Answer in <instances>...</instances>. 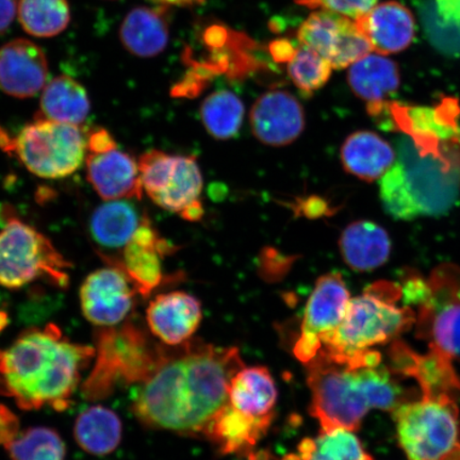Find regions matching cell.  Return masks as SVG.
<instances>
[{"label": "cell", "instance_id": "1", "mask_svg": "<svg viewBox=\"0 0 460 460\" xmlns=\"http://www.w3.org/2000/svg\"><path fill=\"white\" fill-rule=\"evenodd\" d=\"M243 367L238 349L192 339L178 347L165 345L156 369L140 385L131 411L144 428L205 436L228 402L230 381Z\"/></svg>", "mask_w": 460, "mask_h": 460}, {"label": "cell", "instance_id": "2", "mask_svg": "<svg viewBox=\"0 0 460 460\" xmlns=\"http://www.w3.org/2000/svg\"><path fill=\"white\" fill-rule=\"evenodd\" d=\"M94 355V347L73 342L56 324L31 327L0 349V395L22 411H66Z\"/></svg>", "mask_w": 460, "mask_h": 460}, {"label": "cell", "instance_id": "3", "mask_svg": "<svg viewBox=\"0 0 460 460\" xmlns=\"http://www.w3.org/2000/svg\"><path fill=\"white\" fill-rule=\"evenodd\" d=\"M379 187L385 210L398 220L447 214L460 199V136L445 141L402 136Z\"/></svg>", "mask_w": 460, "mask_h": 460}, {"label": "cell", "instance_id": "4", "mask_svg": "<svg viewBox=\"0 0 460 460\" xmlns=\"http://www.w3.org/2000/svg\"><path fill=\"white\" fill-rule=\"evenodd\" d=\"M307 366L310 412L323 431L358 430L367 411H395L402 404V389L387 367L350 369L322 354Z\"/></svg>", "mask_w": 460, "mask_h": 460}, {"label": "cell", "instance_id": "5", "mask_svg": "<svg viewBox=\"0 0 460 460\" xmlns=\"http://www.w3.org/2000/svg\"><path fill=\"white\" fill-rule=\"evenodd\" d=\"M402 297V286L378 281L364 295L350 298L341 323L325 339L319 354L350 369L381 365L382 355L372 349L395 341L417 321L411 307H399Z\"/></svg>", "mask_w": 460, "mask_h": 460}, {"label": "cell", "instance_id": "6", "mask_svg": "<svg viewBox=\"0 0 460 460\" xmlns=\"http://www.w3.org/2000/svg\"><path fill=\"white\" fill-rule=\"evenodd\" d=\"M93 369L83 384L84 398L100 401L123 386L143 384L156 369L165 345L148 335L136 322L107 329L95 335Z\"/></svg>", "mask_w": 460, "mask_h": 460}, {"label": "cell", "instance_id": "7", "mask_svg": "<svg viewBox=\"0 0 460 460\" xmlns=\"http://www.w3.org/2000/svg\"><path fill=\"white\" fill-rule=\"evenodd\" d=\"M457 396L422 395L394 411L398 438L408 460H460Z\"/></svg>", "mask_w": 460, "mask_h": 460}, {"label": "cell", "instance_id": "8", "mask_svg": "<svg viewBox=\"0 0 460 460\" xmlns=\"http://www.w3.org/2000/svg\"><path fill=\"white\" fill-rule=\"evenodd\" d=\"M72 264L39 230L16 217H9L0 230V286L9 290L49 281L66 289Z\"/></svg>", "mask_w": 460, "mask_h": 460}, {"label": "cell", "instance_id": "9", "mask_svg": "<svg viewBox=\"0 0 460 460\" xmlns=\"http://www.w3.org/2000/svg\"><path fill=\"white\" fill-rule=\"evenodd\" d=\"M7 153L43 180H62L82 168L86 137L79 126L37 119L10 139Z\"/></svg>", "mask_w": 460, "mask_h": 460}, {"label": "cell", "instance_id": "10", "mask_svg": "<svg viewBox=\"0 0 460 460\" xmlns=\"http://www.w3.org/2000/svg\"><path fill=\"white\" fill-rule=\"evenodd\" d=\"M137 164L143 192L153 203L187 221L203 217L199 199L204 181L197 158L152 149Z\"/></svg>", "mask_w": 460, "mask_h": 460}, {"label": "cell", "instance_id": "11", "mask_svg": "<svg viewBox=\"0 0 460 460\" xmlns=\"http://www.w3.org/2000/svg\"><path fill=\"white\" fill-rule=\"evenodd\" d=\"M428 284L429 296L417 314V336L448 358H460V268L442 264Z\"/></svg>", "mask_w": 460, "mask_h": 460}, {"label": "cell", "instance_id": "12", "mask_svg": "<svg viewBox=\"0 0 460 460\" xmlns=\"http://www.w3.org/2000/svg\"><path fill=\"white\" fill-rule=\"evenodd\" d=\"M301 45L329 61L333 70L349 68L372 53V45L356 20L332 11L316 10L297 32Z\"/></svg>", "mask_w": 460, "mask_h": 460}, {"label": "cell", "instance_id": "13", "mask_svg": "<svg viewBox=\"0 0 460 460\" xmlns=\"http://www.w3.org/2000/svg\"><path fill=\"white\" fill-rule=\"evenodd\" d=\"M349 300L341 274L327 273L316 280L305 309L301 335L293 349L303 364L314 359L325 339L338 329Z\"/></svg>", "mask_w": 460, "mask_h": 460}, {"label": "cell", "instance_id": "14", "mask_svg": "<svg viewBox=\"0 0 460 460\" xmlns=\"http://www.w3.org/2000/svg\"><path fill=\"white\" fill-rule=\"evenodd\" d=\"M137 296L128 276L107 264L86 276L79 290L80 309L89 323L107 329L128 320Z\"/></svg>", "mask_w": 460, "mask_h": 460}, {"label": "cell", "instance_id": "15", "mask_svg": "<svg viewBox=\"0 0 460 460\" xmlns=\"http://www.w3.org/2000/svg\"><path fill=\"white\" fill-rule=\"evenodd\" d=\"M175 250L176 247L160 237L146 216L128 245L117 257L105 262L122 270L139 296L146 298L163 283V258Z\"/></svg>", "mask_w": 460, "mask_h": 460}, {"label": "cell", "instance_id": "16", "mask_svg": "<svg viewBox=\"0 0 460 460\" xmlns=\"http://www.w3.org/2000/svg\"><path fill=\"white\" fill-rule=\"evenodd\" d=\"M252 135L264 146L283 147L301 137L306 126L302 103L289 92L273 90L259 96L250 111Z\"/></svg>", "mask_w": 460, "mask_h": 460}, {"label": "cell", "instance_id": "17", "mask_svg": "<svg viewBox=\"0 0 460 460\" xmlns=\"http://www.w3.org/2000/svg\"><path fill=\"white\" fill-rule=\"evenodd\" d=\"M49 83L48 58L27 39H14L0 48V91L15 99H31Z\"/></svg>", "mask_w": 460, "mask_h": 460}, {"label": "cell", "instance_id": "18", "mask_svg": "<svg viewBox=\"0 0 460 460\" xmlns=\"http://www.w3.org/2000/svg\"><path fill=\"white\" fill-rule=\"evenodd\" d=\"M203 318L197 297L183 291L161 293L149 302L146 320L148 332L168 347L191 341Z\"/></svg>", "mask_w": 460, "mask_h": 460}, {"label": "cell", "instance_id": "19", "mask_svg": "<svg viewBox=\"0 0 460 460\" xmlns=\"http://www.w3.org/2000/svg\"><path fill=\"white\" fill-rule=\"evenodd\" d=\"M86 178L103 200L141 199L139 164L118 144L99 152H86Z\"/></svg>", "mask_w": 460, "mask_h": 460}, {"label": "cell", "instance_id": "20", "mask_svg": "<svg viewBox=\"0 0 460 460\" xmlns=\"http://www.w3.org/2000/svg\"><path fill=\"white\" fill-rule=\"evenodd\" d=\"M391 372L413 377L421 387L422 395H460V379L452 358L429 347L428 355H419L404 342L395 341L390 349Z\"/></svg>", "mask_w": 460, "mask_h": 460}, {"label": "cell", "instance_id": "21", "mask_svg": "<svg viewBox=\"0 0 460 460\" xmlns=\"http://www.w3.org/2000/svg\"><path fill=\"white\" fill-rule=\"evenodd\" d=\"M356 22L369 40L373 51L379 55L401 53L415 38V19L411 11L398 2L376 4Z\"/></svg>", "mask_w": 460, "mask_h": 460}, {"label": "cell", "instance_id": "22", "mask_svg": "<svg viewBox=\"0 0 460 460\" xmlns=\"http://www.w3.org/2000/svg\"><path fill=\"white\" fill-rule=\"evenodd\" d=\"M144 217L128 199L105 200L97 207L90 217L89 233L102 250L103 261H111L128 245Z\"/></svg>", "mask_w": 460, "mask_h": 460}, {"label": "cell", "instance_id": "23", "mask_svg": "<svg viewBox=\"0 0 460 460\" xmlns=\"http://www.w3.org/2000/svg\"><path fill=\"white\" fill-rule=\"evenodd\" d=\"M273 418L274 415L247 416L227 402L212 420L205 437L214 442L222 454L247 456L271 427Z\"/></svg>", "mask_w": 460, "mask_h": 460}, {"label": "cell", "instance_id": "24", "mask_svg": "<svg viewBox=\"0 0 460 460\" xmlns=\"http://www.w3.org/2000/svg\"><path fill=\"white\" fill-rule=\"evenodd\" d=\"M341 158L345 172L358 180L371 182L386 174L394 164L396 153L376 132L359 130L344 140Z\"/></svg>", "mask_w": 460, "mask_h": 460}, {"label": "cell", "instance_id": "25", "mask_svg": "<svg viewBox=\"0 0 460 460\" xmlns=\"http://www.w3.org/2000/svg\"><path fill=\"white\" fill-rule=\"evenodd\" d=\"M343 261L358 272L372 271L388 261L391 241L386 230L370 221H356L339 239Z\"/></svg>", "mask_w": 460, "mask_h": 460}, {"label": "cell", "instance_id": "26", "mask_svg": "<svg viewBox=\"0 0 460 460\" xmlns=\"http://www.w3.org/2000/svg\"><path fill=\"white\" fill-rule=\"evenodd\" d=\"M126 50L139 58L156 57L169 44L170 29L163 8L137 7L129 11L119 27Z\"/></svg>", "mask_w": 460, "mask_h": 460}, {"label": "cell", "instance_id": "27", "mask_svg": "<svg viewBox=\"0 0 460 460\" xmlns=\"http://www.w3.org/2000/svg\"><path fill=\"white\" fill-rule=\"evenodd\" d=\"M276 402L278 388L267 367H241L230 381L228 402L247 416H273Z\"/></svg>", "mask_w": 460, "mask_h": 460}, {"label": "cell", "instance_id": "28", "mask_svg": "<svg viewBox=\"0 0 460 460\" xmlns=\"http://www.w3.org/2000/svg\"><path fill=\"white\" fill-rule=\"evenodd\" d=\"M91 111L84 86L67 75H59L44 86L37 119L80 126Z\"/></svg>", "mask_w": 460, "mask_h": 460}, {"label": "cell", "instance_id": "29", "mask_svg": "<svg viewBox=\"0 0 460 460\" xmlns=\"http://www.w3.org/2000/svg\"><path fill=\"white\" fill-rule=\"evenodd\" d=\"M400 80L399 66L384 55L371 53L349 67V88L367 105L386 102L399 89Z\"/></svg>", "mask_w": 460, "mask_h": 460}, {"label": "cell", "instance_id": "30", "mask_svg": "<svg viewBox=\"0 0 460 460\" xmlns=\"http://www.w3.org/2000/svg\"><path fill=\"white\" fill-rule=\"evenodd\" d=\"M73 434L83 451L94 456H106L117 450L122 442V420L111 408L91 406L79 413Z\"/></svg>", "mask_w": 460, "mask_h": 460}, {"label": "cell", "instance_id": "31", "mask_svg": "<svg viewBox=\"0 0 460 460\" xmlns=\"http://www.w3.org/2000/svg\"><path fill=\"white\" fill-rule=\"evenodd\" d=\"M284 460H373L352 430L336 429L322 431L318 438L304 439L298 454Z\"/></svg>", "mask_w": 460, "mask_h": 460}, {"label": "cell", "instance_id": "32", "mask_svg": "<svg viewBox=\"0 0 460 460\" xmlns=\"http://www.w3.org/2000/svg\"><path fill=\"white\" fill-rule=\"evenodd\" d=\"M17 17L31 36L53 38L70 24L71 9L67 0H19Z\"/></svg>", "mask_w": 460, "mask_h": 460}, {"label": "cell", "instance_id": "33", "mask_svg": "<svg viewBox=\"0 0 460 460\" xmlns=\"http://www.w3.org/2000/svg\"><path fill=\"white\" fill-rule=\"evenodd\" d=\"M245 108L233 92L217 91L200 106V118L207 132L217 140L232 139L243 126Z\"/></svg>", "mask_w": 460, "mask_h": 460}, {"label": "cell", "instance_id": "34", "mask_svg": "<svg viewBox=\"0 0 460 460\" xmlns=\"http://www.w3.org/2000/svg\"><path fill=\"white\" fill-rule=\"evenodd\" d=\"M10 460H66V446L55 429L32 427L21 430L16 438L4 447Z\"/></svg>", "mask_w": 460, "mask_h": 460}, {"label": "cell", "instance_id": "35", "mask_svg": "<svg viewBox=\"0 0 460 460\" xmlns=\"http://www.w3.org/2000/svg\"><path fill=\"white\" fill-rule=\"evenodd\" d=\"M287 65L291 82L306 94H312L323 88L333 70L324 57L304 45L296 49L295 56Z\"/></svg>", "mask_w": 460, "mask_h": 460}, {"label": "cell", "instance_id": "36", "mask_svg": "<svg viewBox=\"0 0 460 460\" xmlns=\"http://www.w3.org/2000/svg\"><path fill=\"white\" fill-rule=\"evenodd\" d=\"M310 8L332 11L349 19L358 20L376 7L377 0H297Z\"/></svg>", "mask_w": 460, "mask_h": 460}, {"label": "cell", "instance_id": "37", "mask_svg": "<svg viewBox=\"0 0 460 460\" xmlns=\"http://www.w3.org/2000/svg\"><path fill=\"white\" fill-rule=\"evenodd\" d=\"M21 431L19 417L9 407L0 404V446L7 447Z\"/></svg>", "mask_w": 460, "mask_h": 460}, {"label": "cell", "instance_id": "38", "mask_svg": "<svg viewBox=\"0 0 460 460\" xmlns=\"http://www.w3.org/2000/svg\"><path fill=\"white\" fill-rule=\"evenodd\" d=\"M19 0H0V34L7 31L17 15Z\"/></svg>", "mask_w": 460, "mask_h": 460}, {"label": "cell", "instance_id": "39", "mask_svg": "<svg viewBox=\"0 0 460 460\" xmlns=\"http://www.w3.org/2000/svg\"><path fill=\"white\" fill-rule=\"evenodd\" d=\"M296 49L288 41H278L271 45V53L276 61L289 62L295 56Z\"/></svg>", "mask_w": 460, "mask_h": 460}, {"label": "cell", "instance_id": "40", "mask_svg": "<svg viewBox=\"0 0 460 460\" xmlns=\"http://www.w3.org/2000/svg\"><path fill=\"white\" fill-rule=\"evenodd\" d=\"M438 4L447 20L460 22V0H438Z\"/></svg>", "mask_w": 460, "mask_h": 460}, {"label": "cell", "instance_id": "41", "mask_svg": "<svg viewBox=\"0 0 460 460\" xmlns=\"http://www.w3.org/2000/svg\"><path fill=\"white\" fill-rule=\"evenodd\" d=\"M155 4H160L161 7L165 5H178V7H186V5H193L203 3L204 0H153Z\"/></svg>", "mask_w": 460, "mask_h": 460}, {"label": "cell", "instance_id": "42", "mask_svg": "<svg viewBox=\"0 0 460 460\" xmlns=\"http://www.w3.org/2000/svg\"><path fill=\"white\" fill-rule=\"evenodd\" d=\"M245 456L247 460H269L268 453L264 452L252 453V451Z\"/></svg>", "mask_w": 460, "mask_h": 460}, {"label": "cell", "instance_id": "43", "mask_svg": "<svg viewBox=\"0 0 460 460\" xmlns=\"http://www.w3.org/2000/svg\"><path fill=\"white\" fill-rule=\"evenodd\" d=\"M9 324V315L7 313L3 312V310H0V332H2L5 327H7Z\"/></svg>", "mask_w": 460, "mask_h": 460}]
</instances>
